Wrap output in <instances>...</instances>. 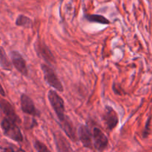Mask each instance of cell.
<instances>
[{
    "label": "cell",
    "mask_w": 152,
    "mask_h": 152,
    "mask_svg": "<svg viewBox=\"0 0 152 152\" xmlns=\"http://www.w3.org/2000/svg\"><path fill=\"white\" fill-rule=\"evenodd\" d=\"M1 127L4 136L10 138L15 142H22L23 141V135L19 129L18 123L4 117L1 123Z\"/></svg>",
    "instance_id": "6da1fadb"
},
{
    "label": "cell",
    "mask_w": 152,
    "mask_h": 152,
    "mask_svg": "<svg viewBox=\"0 0 152 152\" xmlns=\"http://www.w3.org/2000/svg\"><path fill=\"white\" fill-rule=\"evenodd\" d=\"M48 98L60 123L65 121L68 118V116L65 114V108L63 99L53 90L49 91L48 93Z\"/></svg>",
    "instance_id": "7a4b0ae2"
},
{
    "label": "cell",
    "mask_w": 152,
    "mask_h": 152,
    "mask_svg": "<svg viewBox=\"0 0 152 152\" xmlns=\"http://www.w3.org/2000/svg\"><path fill=\"white\" fill-rule=\"evenodd\" d=\"M40 68H41L42 71L43 76H44V79L45 80L46 83L49 86H50V87L54 88L56 91H57L63 92L64 87L62 86V83H61L60 80H59V77L56 75L54 70L50 65L45 63L41 64Z\"/></svg>",
    "instance_id": "3957f363"
},
{
    "label": "cell",
    "mask_w": 152,
    "mask_h": 152,
    "mask_svg": "<svg viewBox=\"0 0 152 152\" xmlns=\"http://www.w3.org/2000/svg\"><path fill=\"white\" fill-rule=\"evenodd\" d=\"M93 145L96 150L99 151H104L108 145V139L106 135L99 128L93 129Z\"/></svg>",
    "instance_id": "277c9868"
},
{
    "label": "cell",
    "mask_w": 152,
    "mask_h": 152,
    "mask_svg": "<svg viewBox=\"0 0 152 152\" xmlns=\"http://www.w3.org/2000/svg\"><path fill=\"white\" fill-rule=\"evenodd\" d=\"M21 109L25 114L33 117H39L40 112L35 106L34 101L28 95L22 94L20 97Z\"/></svg>",
    "instance_id": "5b68a950"
},
{
    "label": "cell",
    "mask_w": 152,
    "mask_h": 152,
    "mask_svg": "<svg viewBox=\"0 0 152 152\" xmlns=\"http://www.w3.org/2000/svg\"><path fill=\"white\" fill-rule=\"evenodd\" d=\"M10 59L12 64L16 70L23 76H28V69L25 59L20 53L16 50L10 52Z\"/></svg>",
    "instance_id": "8992f818"
},
{
    "label": "cell",
    "mask_w": 152,
    "mask_h": 152,
    "mask_svg": "<svg viewBox=\"0 0 152 152\" xmlns=\"http://www.w3.org/2000/svg\"><path fill=\"white\" fill-rule=\"evenodd\" d=\"M78 137L80 139V142L83 145L85 148L91 149L93 148V134L90 131L89 128L86 125H81L79 127L78 132Z\"/></svg>",
    "instance_id": "52a82bcc"
},
{
    "label": "cell",
    "mask_w": 152,
    "mask_h": 152,
    "mask_svg": "<svg viewBox=\"0 0 152 152\" xmlns=\"http://www.w3.org/2000/svg\"><path fill=\"white\" fill-rule=\"evenodd\" d=\"M35 48L36 50H37V54L43 60L45 61L47 63H48L49 65L56 63L54 55L53 54L51 50L49 49V48L45 43L42 42H39L36 44Z\"/></svg>",
    "instance_id": "ba28073f"
},
{
    "label": "cell",
    "mask_w": 152,
    "mask_h": 152,
    "mask_svg": "<svg viewBox=\"0 0 152 152\" xmlns=\"http://www.w3.org/2000/svg\"><path fill=\"white\" fill-rule=\"evenodd\" d=\"M0 109L1 110L3 114L5 115V117L8 118L9 120H12V121L15 122L18 124L21 123L20 118L15 111L13 105L5 99H3L2 97H0Z\"/></svg>",
    "instance_id": "9c48e42d"
},
{
    "label": "cell",
    "mask_w": 152,
    "mask_h": 152,
    "mask_svg": "<svg viewBox=\"0 0 152 152\" xmlns=\"http://www.w3.org/2000/svg\"><path fill=\"white\" fill-rule=\"evenodd\" d=\"M103 120L105 121L107 128L109 130H113L117 126L119 122L118 116L112 107L106 105L105 108V112L103 115Z\"/></svg>",
    "instance_id": "30bf717a"
},
{
    "label": "cell",
    "mask_w": 152,
    "mask_h": 152,
    "mask_svg": "<svg viewBox=\"0 0 152 152\" xmlns=\"http://www.w3.org/2000/svg\"><path fill=\"white\" fill-rule=\"evenodd\" d=\"M54 140L56 145V149L58 151H72L69 142L67 140L66 138L60 133L56 132L54 134Z\"/></svg>",
    "instance_id": "8fae6325"
},
{
    "label": "cell",
    "mask_w": 152,
    "mask_h": 152,
    "mask_svg": "<svg viewBox=\"0 0 152 152\" xmlns=\"http://www.w3.org/2000/svg\"><path fill=\"white\" fill-rule=\"evenodd\" d=\"M61 128L62 129V130L64 131V132L65 133V134L71 140H72L73 141H76L77 140V137H76V132L75 129H74V126H73L72 122L71 121L69 118L66 119L64 122L62 123H59Z\"/></svg>",
    "instance_id": "7c38bea8"
},
{
    "label": "cell",
    "mask_w": 152,
    "mask_h": 152,
    "mask_svg": "<svg viewBox=\"0 0 152 152\" xmlns=\"http://www.w3.org/2000/svg\"><path fill=\"white\" fill-rule=\"evenodd\" d=\"M7 57L4 49L0 45V67L5 71H11L13 69V64Z\"/></svg>",
    "instance_id": "4fadbf2b"
},
{
    "label": "cell",
    "mask_w": 152,
    "mask_h": 152,
    "mask_svg": "<svg viewBox=\"0 0 152 152\" xmlns=\"http://www.w3.org/2000/svg\"><path fill=\"white\" fill-rule=\"evenodd\" d=\"M85 18L90 22H95L101 25H108L110 24V21L107 18L102 15L99 14H86Z\"/></svg>",
    "instance_id": "5bb4252c"
},
{
    "label": "cell",
    "mask_w": 152,
    "mask_h": 152,
    "mask_svg": "<svg viewBox=\"0 0 152 152\" xmlns=\"http://www.w3.org/2000/svg\"><path fill=\"white\" fill-rule=\"evenodd\" d=\"M16 25L26 28H31L34 26V23L31 19L25 15H19L16 19Z\"/></svg>",
    "instance_id": "9a60e30c"
},
{
    "label": "cell",
    "mask_w": 152,
    "mask_h": 152,
    "mask_svg": "<svg viewBox=\"0 0 152 152\" xmlns=\"http://www.w3.org/2000/svg\"><path fill=\"white\" fill-rule=\"evenodd\" d=\"M34 148L36 149V151L39 152H50V151L44 143H42V142H40V141L39 140H36L35 142H34Z\"/></svg>",
    "instance_id": "2e32d148"
},
{
    "label": "cell",
    "mask_w": 152,
    "mask_h": 152,
    "mask_svg": "<svg viewBox=\"0 0 152 152\" xmlns=\"http://www.w3.org/2000/svg\"><path fill=\"white\" fill-rule=\"evenodd\" d=\"M0 95H1V96H6L5 91H4V88H3V87H2V86L1 85V83H0Z\"/></svg>",
    "instance_id": "e0dca14e"
}]
</instances>
